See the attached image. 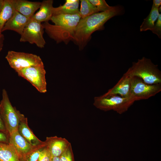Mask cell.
Masks as SVG:
<instances>
[{
	"label": "cell",
	"mask_w": 161,
	"mask_h": 161,
	"mask_svg": "<svg viewBox=\"0 0 161 161\" xmlns=\"http://www.w3.org/2000/svg\"><path fill=\"white\" fill-rule=\"evenodd\" d=\"M4 0H0V13H1L4 4Z\"/></svg>",
	"instance_id": "31"
},
{
	"label": "cell",
	"mask_w": 161,
	"mask_h": 161,
	"mask_svg": "<svg viewBox=\"0 0 161 161\" xmlns=\"http://www.w3.org/2000/svg\"><path fill=\"white\" fill-rule=\"evenodd\" d=\"M130 77L131 96L135 101L147 99L161 91V84H148L138 77Z\"/></svg>",
	"instance_id": "8"
},
{
	"label": "cell",
	"mask_w": 161,
	"mask_h": 161,
	"mask_svg": "<svg viewBox=\"0 0 161 161\" xmlns=\"http://www.w3.org/2000/svg\"><path fill=\"white\" fill-rule=\"evenodd\" d=\"M52 0H44L41 2L39 11L35 13L31 18L42 23L48 22L51 20L53 16L52 8L53 7Z\"/></svg>",
	"instance_id": "16"
},
{
	"label": "cell",
	"mask_w": 161,
	"mask_h": 161,
	"mask_svg": "<svg viewBox=\"0 0 161 161\" xmlns=\"http://www.w3.org/2000/svg\"><path fill=\"white\" fill-rule=\"evenodd\" d=\"M59 157L60 161H75L71 143Z\"/></svg>",
	"instance_id": "24"
},
{
	"label": "cell",
	"mask_w": 161,
	"mask_h": 161,
	"mask_svg": "<svg viewBox=\"0 0 161 161\" xmlns=\"http://www.w3.org/2000/svg\"><path fill=\"white\" fill-rule=\"evenodd\" d=\"M81 18L79 14L53 16L51 21L54 25L48 22L42 24L49 37L57 43L63 42L67 44L72 40L75 29Z\"/></svg>",
	"instance_id": "2"
},
{
	"label": "cell",
	"mask_w": 161,
	"mask_h": 161,
	"mask_svg": "<svg viewBox=\"0 0 161 161\" xmlns=\"http://www.w3.org/2000/svg\"><path fill=\"white\" fill-rule=\"evenodd\" d=\"M157 35L158 37L161 38V14L160 13L154 27L150 30Z\"/></svg>",
	"instance_id": "26"
},
{
	"label": "cell",
	"mask_w": 161,
	"mask_h": 161,
	"mask_svg": "<svg viewBox=\"0 0 161 161\" xmlns=\"http://www.w3.org/2000/svg\"><path fill=\"white\" fill-rule=\"evenodd\" d=\"M132 97H123L118 95L95 97L94 105L105 112L113 110L119 114L126 112L135 101Z\"/></svg>",
	"instance_id": "4"
},
{
	"label": "cell",
	"mask_w": 161,
	"mask_h": 161,
	"mask_svg": "<svg viewBox=\"0 0 161 161\" xmlns=\"http://www.w3.org/2000/svg\"><path fill=\"white\" fill-rule=\"evenodd\" d=\"M5 58L10 67L16 72L25 68L44 64L39 56L24 52L9 51Z\"/></svg>",
	"instance_id": "6"
},
{
	"label": "cell",
	"mask_w": 161,
	"mask_h": 161,
	"mask_svg": "<svg viewBox=\"0 0 161 161\" xmlns=\"http://www.w3.org/2000/svg\"><path fill=\"white\" fill-rule=\"evenodd\" d=\"M161 4V0H153L152 6L156 8H159Z\"/></svg>",
	"instance_id": "30"
},
{
	"label": "cell",
	"mask_w": 161,
	"mask_h": 161,
	"mask_svg": "<svg viewBox=\"0 0 161 161\" xmlns=\"http://www.w3.org/2000/svg\"><path fill=\"white\" fill-rule=\"evenodd\" d=\"M99 12H103L113 8L114 6H109L104 0H89Z\"/></svg>",
	"instance_id": "23"
},
{
	"label": "cell",
	"mask_w": 161,
	"mask_h": 161,
	"mask_svg": "<svg viewBox=\"0 0 161 161\" xmlns=\"http://www.w3.org/2000/svg\"><path fill=\"white\" fill-rule=\"evenodd\" d=\"M9 144L14 148L19 158L38 147L33 146L29 143L20 134L18 130L9 135Z\"/></svg>",
	"instance_id": "10"
},
{
	"label": "cell",
	"mask_w": 161,
	"mask_h": 161,
	"mask_svg": "<svg viewBox=\"0 0 161 161\" xmlns=\"http://www.w3.org/2000/svg\"><path fill=\"white\" fill-rule=\"evenodd\" d=\"M80 7L79 10V14L81 18L99 12L97 8L89 0H80Z\"/></svg>",
	"instance_id": "21"
},
{
	"label": "cell",
	"mask_w": 161,
	"mask_h": 161,
	"mask_svg": "<svg viewBox=\"0 0 161 161\" xmlns=\"http://www.w3.org/2000/svg\"><path fill=\"white\" fill-rule=\"evenodd\" d=\"M79 0H66L63 5L56 7H53L52 15L79 14Z\"/></svg>",
	"instance_id": "17"
},
{
	"label": "cell",
	"mask_w": 161,
	"mask_h": 161,
	"mask_svg": "<svg viewBox=\"0 0 161 161\" xmlns=\"http://www.w3.org/2000/svg\"><path fill=\"white\" fill-rule=\"evenodd\" d=\"M0 131L8 134L1 118L0 112Z\"/></svg>",
	"instance_id": "28"
},
{
	"label": "cell",
	"mask_w": 161,
	"mask_h": 161,
	"mask_svg": "<svg viewBox=\"0 0 161 161\" xmlns=\"http://www.w3.org/2000/svg\"><path fill=\"white\" fill-rule=\"evenodd\" d=\"M130 88L131 77L124 74L117 83L102 95L106 97L119 95L123 97H131Z\"/></svg>",
	"instance_id": "11"
},
{
	"label": "cell",
	"mask_w": 161,
	"mask_h": 161,
	"mask_svg": "<svg viewBox=\"0 0 161 161\" xmlns=\"http://www.w3.org/2000/svg\"><path fill=\"white\" fill-rule=\"evenodd\" d=\"M44 142L52 157H59L70 143L66 138L57 136L47 137Z\"/></svg>",
	"instance_id": "15"
},
{
	"label": "cell",
	"mask_w": 161,
	"mask_h": 161,
	"mask_svg": "<svg viewBox=\"0 0 161 161\" xmlns=\"http://www.w3.org/2000/svg\"><path fill=\"white\" fill-rule=\"evenodd\" d=\"M16 72L19 76L30 82L40 92H47L46 72L44 64L22 69Z\"/></svg>",
	"instance_id": "7"
},
{
	"label": "cell",
	"mask_w": 161,
	"mask_h": 161,
	"mask_svg": "<svg viewBox=\"0 0 161 161\" xmlns=\"http://www.w3.org/2000/svg\"><path fill=\"white\" fill-rule=\"evenodd\" d=\"M52 157L49 150L46 146L41 151L37 161H51Z\"/></svg>",
	"instance_id": "25"
},
{
	"label": "cell",
	"mask_w": 161,
	"mask_h": 161,
	"mask_svg": "<svg viewBox=\"0 0 161 161\" xmlns=\"http://www.w3.org/2000/svg\"><path fill=\"white\" fill-rule=\"evenodd\" d=\"M18 130L20 134L32 145L35 147L46 146L45 142L38 139L30 128L27 119L23 114L21 118Z\"/></svg>",
	"instance_id": "13"
},
{
	"label": "cell",
	"mask_w": 161,
	"mask_h": 161,
	"mask_svg": "<svg viewBox=\"0 0 161 161\" xmlns=\"http://www.w3.org/2000/svg\"><path fill=\"white\" fill-rule=\"evenodd\" d=\"M0 112L9 134L17 130L23 114L12 106L7 92L4 89L2 90V99L0 103Z\"/></svg>",
	"instance_id": "5"
},
{
	"label": "cell",
	"mask_w": 161,
	"mask_h": 161,
	"mask_svg": "<svg viewBox=\"0 0 161 161\" xmlns=\"http://www.w3.org/2000/svg\"><path fill=\"white\" fill-rule=\"evenodd\" d=\"M13 8L24 16L31 18L39 9L41 2L26 0H10Z\"/></svg>",
	"instance_id": "14"
},
{
	"label": "cell",
	"mask_w": 161,
	"mask_h": 161,
	"mask_svg": "<svg viewBox=\"0 0 161 161\" xmlns=\"http://www.w3.org/2000/svg\"><path fill=\"white\" fill-rule=\"evenodd\" d=\"M45 147L36 148L28 153L19 157V161H37L41 151Z\"/></svg>",
	"instance_id": "22"
},
{
	"label": "cell",
	"mask_w": 161,
	"mask_h": 161,
	"mask_svg": "<svg viewBox=\"0 0 161 161\" xmlns=\"http://www.w3.org/2000/svg\"><path fill=\"white\" fill-rule=\"evenodd\" d=\"M9 135L0 131V143H9Z\"/></svg>",
	"instance_id": "27"
},
{
	"label": "cell",
	"mask_w": 161,
	"mask_h": 161,
	"mask_svg": "<svg viewBox=\"0 0 161 161\" xmlns=\"http://www.w3.org/2000/svg\"><path fill=\"white\" fill-rule=\"evenodd\" d=\"M51 161H60L59 157H52Z\"/></svg>",
	"instance_id": "32"
},
{
	"label": "cell",
	"mask_w": 161,
	"mask_h": 161,
	"mask_svg": "<svg viewBox=\"0 0 161 161\" xmlns=\"http://www.w3.org/2000/svg\"><path fill=\"white\" fill-rule=\"evenodd\" d=\"M4 39V36L2 33L0 34V52L2 49Z\"/></svg>",
	"instance_id": "29"
},
{
	"label": "cell",
	"mask_w": 161,
	"mask_h": 161,
	"mask_svg": "<svg viewBox=\"0 0 161 161\" xmlns=\"http://www.w3.org/2000/svg\"><path fill=\"white\" fill-rule=\"evenodd\" d=\"M30 19L14 9L12 16L4 26L1 32L7 30H10L15 31L21 35Z\"/></svg>",
	"instance_id": "12"
},
{
	"label": "cell",
	"mask_w": 161,
	"mask_h": 161,
	"mask_svg": "<svg viewBox=\"0 0 161 161\" xmlns=\"http://www.w3.org/2000/svg\"><path fill=\"white\" fill-rule=\"evenodd\" d=\"M0 160L19 161V160L16 151L10 145L0 143Z\"/></svg>",
	"instance_id": "18"
},
{
	"label": "cell",
	"mask_w": 161,
	"mask_h": 161,
	"mask_svg": "<svg viewBox=\"0 0 161 161\" xmlns=\"http://www.w3.org/2000/svg\"><path fill=\"white\" fill-rule=\"evenodd\" d=\"M124 74L130 77H138L148 84H161V72L158 65L145 57L133 62L131 66Z\"/></svg>",
	"instance_id": "3"
},
{
	"label": "cell",
	"mask_w": 161,
	"mask_h": 161,
	"mask_svg": "<svg viewBox=\"0 0 161 161\" xmlns=\"http://www.w3.org/2000/svg\"><path fill=\"white\" fill-rule=\"evenodd\" d=\"M44 32V29L42 24L30 18L21 35L20 41L35 44L41 48H44L46 44L43 36Z\"/></svg>",
	"instance_id": "9"
},
{
	"label": "cell",
	"mask_w": 161,
	"mask_h": 161,
	"mask_svg": "<svg viewBox=\"0 0 161 161\" xmlns=\"http://www.w3.org/2000/svg\"><path fill=\"white\" fill-rule=\"evenodd\" d=\"M121 6H114L111 10L93 14L81 18L75 31L72 40L79 49H83L95 31L103 29L105 23L109 19L122 13Z\"/></svg>",
	"instance_id": "1"
},
{
	"label": "cell",
	"mask_w": 161,
	"mask_h": 161,
	"mask_svg": "<svg viewBox=\"0 0 161 161\" xmlns=\"http://www.w3.org/2000/svg\"><path fill=\"white\" fill-rule=\"evenodd\" d=\"M160 14L158 8L152 6L149 14L144 19L140 26V31L150 30L154 26Z\"/></svg>",
	"instance_id": "19"
},
{
	"label": "cell",
	"mask_w": 161,
	"mask_h": 161,
	"mask_svg": "<svg viewBox=\"0 0 161 161\" xmlns=\"http://www.w3.org/2000/svg\"><path fill=\"white\" fill-rule=\"evenodd\" d=\"M13 8L10 0H4L2 9L0 13V34L6 23L11 17L14 12Z\"/></svg>",
	"instance_id": "20"
},
{
	"label": "cell",
	"mask_w": 161,
	"mask_h": 161,
	"mask_svg": "<svg viewBox=\"0 0 161 161\" xmlns=\"http://www.w3.org/2000/svg\"><path fill=\"white\" fill-rule=\"evenodd\" d=\"M0 161H1L0 160Z\"/></svg>",
	"instance_id": "33"
}]
</instances>
